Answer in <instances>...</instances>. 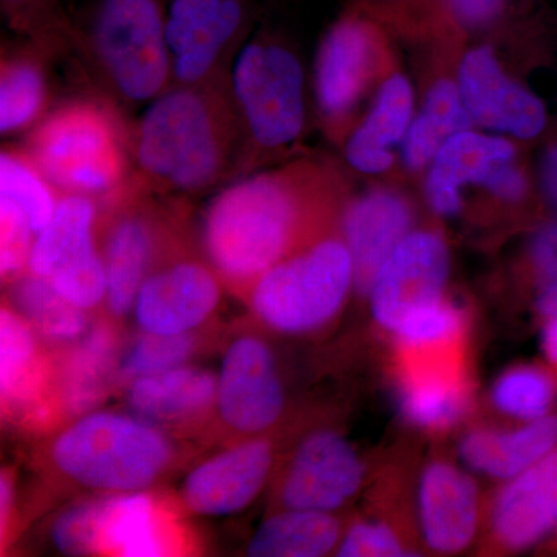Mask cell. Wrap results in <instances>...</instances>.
<instances>
[{"label":"cell","mask_w":557,"mask_h":557,"mask_svg":"<svg viewBox=\"0 0 557 557\" xmlns=\"http://www.w3.org/2000/svg\"><path fill=\"white\" fill-rule=\"evenodd\" d=\"M244 126L228 79L168 89L149 102L135 135L139 180L197 194L230 174L240 156Z\"/></svg>","instance_id":"obj_1"},{"label":"cell","mask_w":557,"mask_h":557,"mask_svg":"<svg viewBox=\"0 0 557 557\" xmlns=\"http://www.w3.org/2000/svg\"><path fill=\"white\" fill-rule=\"evenodd\" d=\"M300 205L284 172H263L220 190L203 212L201 244L212 269L234 287L285 258L298 233Z\"/></svg>","instance_id":"obj_2"},{"label":"cell","mask_w":557,"mask_h":557,"mask_svg":"<svg viewBox=\"0 0 557 557\" xmlns=\"http://www.w3.org/2000/svg\"><path fill=\"white\" fill-rule=\"evenodd\" d=\"M174 443L148 421L115 410H91L76 418L50 443L58 472L98 494L149 491L170 471Z\"/></svg>","instance_id":"obj_3"},{"label":"cell","mask_w":557,"mask_h":557,"mask_svg":"<svg viewBox=\"0 0 557 557\" xmlns=\"http://www.w3.org/2000/svg\"><path fill=\"white\" fill-rule=\"evenodd\" d=\"M25 153L62 194L112 197L124 188L119 123L97 102L73 101L51 112L32 132Z\"/></svg>","instance_id":"obj_4"},{"label":"cell","mask_w":557,"mask_h":557,"mask_svg":"<svg viewBox=\"0 0 557 557\" xmlns=\"http://www.w3.org/2000/svg\"><path fill=\"white\" fill-rule=\"evenodd\" d=\"M355 285L354 260L344 242H319L284 258L251 285L249 306L267 327L306 335L325 327Z\"/></svg>","instance_id":"obj_5"},{"label":"cell","mask_w":557,"mask_h":557,"mask_svg":"<svg viewBox=\"0 0 557 557\" xmlns=\"http://www.w3.org/2000/svg\"><path fill=\"white\" fill-rule=\"evenodd\" d=\"M89 38L113 90L129 102H150L170 89L172 54L159 0H98Z\"/></svg>","instance_id":"obj_6"},{"label":"cell","mask_w":557,"mask_h":557,"mask_svg":"<svg viewBox=\"0 0 557 557\" xmlns=\"http://www.w3.org/2000/svg\"><path fill=\"white\" fill-rule=\"evenodd\" d=\"M50 539L67 556L159 557L178 549L175 527L150 491L75 502L57 516Z\"/></svg>","instance_id":"obj_7"},{"label":"cell","mask_w":557,"mask_h":557,"mask_svg":"<svg viewBox=\"0 0 557 557\" xmlns=\"http://www.w3.org/2000/svg\"><path fill=\"white\" fill-rule=\"evenodd\" d=\"M242 126L259 149L292 145L306 120L304 72L285 47L252 39L240 47L228 78Z\"/></svg>","instance_id":"obj_8"},{"label":"cell","mask_w":557,"mask_h":557,"mask_svg":"<svg viewBox=\"0 0 557 557\" xmlns=\"http://www.w3.org/2000/svg\"><path fill=\"white\" fill-rule=\"evenodd\" d=\"M448 274V248L442 237L410 233L370 285L373 319L387 332H394L410 314L445 300Z\"/></svg>","instance_id":"obj_9"},{"label":"cell","mask_w":557,"mask_h":557,"mask_svg":"<svg viewBox=\"0 0 557 557\" xmlns=\"http://www.w3.org/2000/svg\"><path fill=\"white\" fill-rule=\"evenodd\" d=\"M285 392L273 351L265 341L242 335L223 354L215 410L226 428L259 435L281 420Z\"/></svg>","instance_id":"obj_10"},{"label":"cell","mask_w":557,"mask_h":557,"mask_svg":"<svg viewBox=\"0 0 557 557\" xmlns=\"http://www.w3.org/2000/svg\"><path fill=\"white\" fill-rule=\"evenodd\" d=\"M245 17V0H171L164 28L174 83L193 86L215 78L220 62L240 38Z\"/></svg>","instance_id":"obj_11"},{"label":"cell","mask_w":557,"mask_h":557,"mask_svg":"<svg viewBox=\"0 0 557 557\" xmlns=\"http://www.w3.org/2000/svg\"><path fill=\"white\" fill-rule=\"evenodd\" d=\"M220 299L218 271L199 260L178 259L152 270L132 311L141 332L186 335L212 317Z\"/></svg>","instance_id":"obj_12"},{"label":"cell","mask_w":557,"mask_h":557,"mask_svg":"<svg viewBox=\"0 0 557 557\" xmlns=\"http://www.w3.org/2000/svg\"><path fill=\"white\" fill-rule=\"evenodd\" d=\"M357 450L332 431L314 432L293 454L281 485L284 508L333 512L357 496L364 480Z\"/></svg>","instance_id":"obj_13"},{"label":"cell","mask_w":557,"mask_h":557,"mask_svg":"<svg viewBox=\"0 0 557 557\" xmlns=\"http://www.w3.org/2000/svg\"><path fill=\"white\" fill-rule=\"evenodd\" d=\"M39 335L9 302L0 311V395L3 413L30 428L47 426L58 405L53 370Z\"/></svg>","instance_id":"obj_14"},{"label":"cell","mask_w":557,"mask_h":557,"mask_svg":"<svg viewBox=\"0 0 557 557\" xmlns=\"http://www.w3.org/2000/svg\"><path fill=\"white\" fill-rule=\"evenodd\" d=\"M273 468V448L252 438L222 450L186 475L182 502L193 515L223 518L247 509L262 493Z\"/></svg>","instance_id":"obj_15"},{"label":"cell","mask_w":557,"mask_h":557,"mask_svg":"<svg viewBox=\"0 0 557 557\" xmlns=\"http://www.w3.org/2000/svg\"><path fill=\"white\" fill-rule=\"evenodd\" d=\"M458 90L471 119L487 129L512 137H537L547 124V110L536 95L509 79L493 51H469L460 65Z\"/></svg>","instance_id":"obj_16"},{"label":"cell","mask_w":557,"mask_h":557,"mask_svg":"<svg viewBox=\"0 0 557 557\" xmlns=\"http://www.w3.org/2000/svg\"><path fill=\"white\" fill-rule=\"evenodd\" d=\"M418 519L429 548L442 555L463 552L479 527V491L463 469L435 461L421 474Z\"/></svg>","instance_id":"obj_17"},{"label":"cell","mask_w":557,"mask_h":557,"mask_svg":"<svg viewBox=\"0 0 557 557\" xmlns=\"http://www.w3.org/2000/svg\"><path fill=\"white\" fill-rule=\"evenodd\" d=\"M160 228L149 209L127 203L116 208L102 244L108 273V309L115 318L134 310L139 288L156 269Z\"/></svg>","instance_id":"obj_18"},{"label":"cell","mask_w":557,"mask_h":557,"mask_svg":"<svg viewBox=\"0 0 557 557\" xmlns=\"http://www.w3.org/2000/svg\"><path fill=\"white\" fill-rule=\"evenodd\" d=\"M557 528V448L507 480L493 507V531L508 549L533 547Z\"/></svg>","instance_id":"obj_19"},{"label":"cell","mask_w":557,"mask_h":557,"mask_svg":"<svg viewBox=\"0 0 557 557\" xmlns=\"http://www.w3.org/2000/svg\"><path fill=\"white\" fill-rule=\"evenodd\" d=\"M126 387L131 412L157 428L193 426L218 401V375L190 364L143 376Z\"/></svg>","instance_id":"obj_20"},{"label":"cell","mask_w":557,"mask_h":557,"mask_svg":"<svg viewBox=\"0 0 557 557\" xmlns=\"http://www.w3.org/2000/svg\"><path fill=\"white\" fill-rule=\"evenodd\" d=\"M412 214L394 193L373 190L344 215V244L354 260L355 287L368 295L373 278L394 249L409 236Z\"/></svg>","instance_id":"obj_21"},{"label":"cell","mask_w":557,"mask_h":557,"mask_svg":"<svg viewBox=\"0 0 557 557\" xmlns=\"http://www.w3.org/2000/svg\"><path fill=\"white\" fill-rule=\"evenodd\" d=\"M515 163V148L505 139L463 131L449 138L432 160L428 197L442 215L460 211V190L468 183L490 188L494 177Z\"/></svg>","instance_id":"obj_22"},{"label":"cell","mask_w":557,"mask_h":557,"mask_svg":"<svg viewBox=\"0 0 557 557\" xmlns=\"http://www.w3.org/2000/svg\"><path fill=\"white\" fill-rule=\"evenodd\" d=\"M119 335L106 322L87 332L69 348L57 379L58 405L70 416L81 417L106 398L119 372Z\"/></svg>","instance_id":"obj_23"},{"label":"cell","mask_w":557,"mask_h":557,"mask_svg":"<svg viewBox=\"0 0 557 557\" xmlns=\"http://www.w3.org/2000/svg\"><path fill=\"white\" fill-rule=\"evenodd\" d=\"M372 42L362 22H338L321 44L314 72L319 108L339 119L354 108L368 75Z\"/></svg>","instance_id":"obj_24"},{"label":"cell","mask_w":557,"mask_h":557,"mask_svg":"<svg viewBox=\"0 0 557 557\" xmlns=\"http://www.w3.org/2000/svg\"><path fill=\"white\" fill-rule=\"evenodd\" d=\"M556 448L557 417L545 416L512 431L475 429L461 440L460 457L472 471L507 482Z\"/></svg>","instance_id":"obj_25"},{"label":"cell","mask_w":557,"mask_h":557,"mask_svg":"<svg viewBox=\"0 0 557 557\" xmlns=\"http://www.w3.org/2000/svg\"><path fill=\"white\" fill-rule=\"evenodd\" d=\"M97 219L91 197L62 194L53 218L36 236L28 271L50 278L98 255Z\"/></svg>","instance_id":"obj_26"},{"label":"cell","mask_w":557,"mask_h":557,"mask_svg":"<svg viewBox=\"0 0 557 557\" xmlns=\"http://www.w3.org/2000/svg\"><path fill=\"white\" fill-rule=\"evenodd\" d=\"M412 106L408 79L394 76L383 84L368 119L347 145V159L355 170L379 174L391 166V149L408 134Z\"/></svg>","instance_id":"obj_27"},{"label":"cell","mask_w":557,"mask_h":557,"mask_svg":"<svg viewBox=\"0 0 557 557\" xmlns=\"http://www.w3.org/2000/svg\"><path fill=\"white\" fill-rule=\"evenodd\" d=\"M341 527L332 512L284 508L260 523L247 547L251 557H321L338 548Z\"/></svg>","instance_id":"obj_28"},{"label":"cell","mask_w":557,"mask_h":557,"mask_svg":"<svg viewBox=\"0 0 557 557\" xmlns=\"http://www.w3.org/2000/svg\"><path fill=\"white\" fill-rule=\"evenodd\" d=\"M398 398L403 413L418 428H449L467 409L463 383L453 370L434 366L406 370Z\"/></svg>","instance_id":"obj_29"},{"label":"cell","mask_w":557,"mask_h":557,"mask_svg":"<svg viewBox=\"0 0 557 557\" xmlns=\"http://www.w3.org/2000/svg\"><path fill=\"white\" fill-rule=\"evenodd\" d=\"M9 304L39 338L73 344L87 332L86 310L73 306L47 278L27 273L10 282Z\"/></svg>","instance_id":"obj_30"},{"label":"cell","mask_w":557,"mask_h":557,"mask_svg":"<svg viewBox=\"0 0 557 557\" xmlns=\"http://www.w3.org/2000/svg\"><path fill=\"white\" fill-rule=\"evenodd\" d=\"M471 126L460 90L450 81H438L431 90L420 115L409 126L405 138V161L421 168L434 160L442 146Z\"/></svg>","instance_id":"obj_31"},{"label":"cell","mask_w":557,"mask_h":557,"mask_svg":"<svg viewBox=\"0 0 557 557\" xmlns=\"http://www.w3.org/2000/svg\"><path fill=\"white\" fill-rule=\"evenodd\" d=\"M49 87L40 62L32 54L3 58L0 72V132L16 134L35 124L46 109Z\"/></svg>","instance_id":"obj_32"},{"label":"cell","mask_w":557,"mask_h":557,"mask_svg":"<svg viewBox=\"0 0 557 557\" xmlns=\"http://www.w3.org/2000/svg\"><path fill=\"white\" fill-rule=\"evenodd\" d=\"M0 197L25 212L36 236L46 228L58 207L57 189L25 152L3 150L0 156Z\"/></svg>","instance_id":"obj_33"},{"label":"cell","mask_w":557,"mask_h":557,"mask_svg":"<svg viewBox=\"0 0 557 557\" xmlns=\"http://www.w3.org/2000/svg\"><path fill=\"white\" fill-rule=\"evenodd\" d=\"M556 397V386L544 370L522 366L505 372L494 383L491 398L505 416L533 421L548 416Z\"/></svg>","instance_id":"obj_34"},{"label":"cell","mask_w":557,"mask_h":557,"mask_svg":"<svg viewBox=\"0 0 557 557\" xmlns=\"http://www.w3.org/2000/svg\"><path fill=\"white\" fill-rule=\"evenodd\" d=\"M197 350L194 333L186 335H156L141 332L129 350L120 358L116 381L127 386L143 376L156 375L166 370L188 364Z\"/></svg>","instance_id":"obj_35"},{"label":"cell","mask_w":557,"mask_h":557,"mask_svg":"<svg viewBox=\"0 0 557 557\" xmlns=\"http://www.w3.org/2000/svg\"><path fill=\"white\" fill-rule=\"evenodd\" d=\"M463 325V318L446 300L410 314L392 335L408 350H426L445 346L456 339Z\"/></svg>","instance_id":"obj_36"},{"label":"cell","mask_w":557,"mask_h":557,"mask_svg":"<svg viewBox=\"0 0 557 557\" xmlns=\"http://www.w3.org/2000/svg\"><path fill=\"white\" fill-rule=\"evenodd\" d=\"M36 233L16 203L0 197V273L3 282L27 273Z\"/></svg>","instance_id":"obj_37"},{"label":"cell","mask_w":557,"mask_h":557,"mask_svg":"<svg viewBox=\"0 0 557 557\" xmlns=\"http://www.w3.org/2000/svg\"><path fill=\"white\" fill-rule=\"evenodd\" d=\"M536 277V307L545 318L557 317V223L544 226L531 242Z\"/></svg>","instance_id":"obj_38"},{"label":"cell","mask_w":557,"mask_h":557,"mask_svg":"<svg viewBox=\"0 0 557 557\" xmlns=\"http://www.w3.org/2000/svg\"><path fill=\"white\" fill-rule=\"evenodd\" d=\"M341 557H397L408 556L398 534L381 522L355 523L338 545Z\"/></svg>","instance_id":"obj_39"},{"label":"cell","mask_w":557,"mask_h":557,"mask_svg":"<svg viewBox=\"0 0 557 557\" xmlns=\"http://www.w3.org/2000/svg\"><path fill=\"white\" fill-rule=\"evenodd\" d=\"M450 3L465 24L482 25L496 16L502 0H450Z\"/></svg>","instance_id":"obj_40"},{"label":"cell","mask_w":557,"mask_h":557,"mask_svg":"<svg viewBox=\"0 0 557 557\" xmlns=\"http://www.w3.org/2000/svg\"><path fill=\"white\" fill-rule=\"evenodd\" d=\"M541 177L548 199L557 208V145L545 150L542 157Z\"/></svg>","instance_id":"obj_41"},{"label":"cell","mask_w":557,"mask_h":557,"mask_svg":"<svg viewBox=\"0 0 557 557\" xmlns=\"http://www.w3.org/2000/svg\"><path fill=\"white\" fill-rule=\"evenodd\" d=\"M3 9L17 22L32 21L36 11L44 10L49 0H2Z\"/></svg>","instance_id":"obj_42"},{"label":"cell","mask_w":557,"mask_h":557,"mask_svg":"<svg viewBox=\"0 0 557 557\" xmlns=\"http://www.w3.org/2000/svg\"><path fill=\"white\" fill-rule=\"evenodd\" d=\"M14 505V483L9 471L2 472L0 478V523H2V534L9 525L11 508Z\"/></svg>","instance_id":"obj_43"},{"label":"cell","mask_w":557,"mask_h":557,"mask_svg":"<svg viewBox=\"0 0 557 557\" xmlns=\"http://www.w3.org/2000/svg\"><path fill=\"white\" fill-rule=\"evenodd\" d=\"M542 350L552 364L557 366V317L548 318L542 332Z\"/></svg>","instance_id":"obj_44"}]
</instances>
